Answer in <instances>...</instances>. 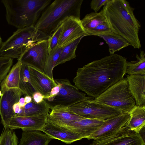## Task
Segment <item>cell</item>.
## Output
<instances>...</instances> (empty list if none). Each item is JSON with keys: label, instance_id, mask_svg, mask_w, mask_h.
Masks as SVG:
<instances>
[{"label": "cell", "instance_id": "1", "mask_svg": "<svg viewBox=\"0 0 145 145\" xmlns=\"http://www.w3.org/2000/svg\"><path fill=\"white\" fill-rule=\"evenodd\" d=\"M127 61L125 57L116 54L93 61L78 68L73 82L79 89L96 98L124 78Z\"/></svg>", "mask_w": 145, "mask_h": 145}, {"label": "cell", "instance_id": "2", "mask_svg": "<svg viewBox=\"0 0 145 145\" xmlns=\"http://www.w3.org/2000/svg\"><path fill=\"white\" fill-rule=\"evenodd\" d=\"M103 9L111 31L123 37L134 48L140 49L141 25L134 14L135 8L129 3L125 0H109Z\"/></svg>", "mask_w": 145, "mask_h": 145}, {"label": "cell", "instance_id": "3", "mask_svg": "<svg viewBox=\"0 0 145 145\" xmlns=\"http://www.w3.org/2000/svg\"><path fill=\"white\" fill-rule=\"evenodd\" d=\"M51 0H3L8 23L18 29L35 26Z\"/></svg>", "mask_w": 145, "mask_h": 145}, {"label": "cell", "instance_id": "4", "mask_svg": "<svg viewBox=\"0 0 145 145\" xmlns=\"http://www.w3.org/2000/svg\"><path fill=\"white\" fill-rule=\"evenodd\" d=\"M83 0H56L44 9L35 25L38 30L50 36L67 18L80 19Z\"/></svg>", "mask_w": 145, "mask_h": 145}, {"label": "cell", "instance_id": "5", "mask_svg": "<svg viewBox=\"0 0 145 145\" xmlns=\"http://www.w3.org/2000/svg\"><path fill=\"white\" fill-rule=\"evenodd\" d=\"M50 36L34 26L18 29L0 48V56L18 59L28 48L40 41L48 40Z\"/></svg>", "mask_w": 145, "mask_h": 145}, {"label": "cell", "instance_id": "6", "mask_svg": "<svg viewBox=\"0 0 145 145\" xmlns=\"http://www.w3.org/2000/svg\"><path fill=\"white\" fill-rule=\"evenodd\" d=\"M94 100L119 109L123 112L129 113L136 105L126 78L110 86Z\"/></svg>", "mask_w": 145, "mask_h": 145}, {"label": "cell", "instance_id": "7", "mask_svg": "<svg viewBox=\"0 0 145 145\" xmlns=\"http://www.w3.org/2000/svg\"><path fill=\"white\" fill-rule=\"evenodd\" d=\"M76 114L86 118L105 120L123 112L121 110L96 101L85 100L69 107Z\"/></svg>", "mask_w": 145, "mask_h": 145}, {"label": "cell", "instance_id": "8", "mask_svg": "<svg viewBox=\"0 0 145 145\" xmlns=\"http://www.w3.org/2000/svg\"><path fill=\"white\" fill-rule=\"evenodd\" d=\"M55 82L60 85L58 94L50 102L47 103L50 108L57 105L69 107L82 101L93 98L87 96L80 92L75 86L73 85L67 78L54 79Z\"/></svg>", "mask_w": 145, "mask_h": 145}, {"label": "cell", "instance_id": "9", "mask_svg": "<svg viewBox=\"0 0 145 145\" xmlns=\"http://www.w3.org/2000/svg\"><path fill=\"white\" fill-rule=\"evenodd\" d=\"M48 39L35 44L27 50L18 60L23 64L32 67L43 72L49 54Z\"/></svg>", "mask_w": 145, "mask_h": 145}, {"label": "cell", "instance_id": "10", "mask_svg": "<svg viewBox=\"0 0 145 145\" xmlns=\"http://www.w3.org/2000/svg\"><path fill=\"white\" fill-rule=\"evenodd\" d=\"M89 145H145V142L139 133L125 126L110 136L93 140Z\"/></svg>", "mask_w": 145, "mask_h": 145}, {"label": "cell", "instance_id": "11", "mask_svg": "<svg viewBox=\"0 0 145 145\" xmlns=\"http://www.w3.org/2000/svg\"><path fill=\"white\" fill-rule=\"evenodd\" d=\"M23 94L19 88L9 89L2 94L0 98V116L4 127H7L10 120L16 116L13 107L18 103Z\"/></svg>", "mask_w": 145, "mask_h": 145}, {"label": "cell", "instance_id": "12", "mask_svg": "<svg viewBox=\"0 0 145 145\" xmlns=\"http://www.w3.org/2000/svg\"><path fill=\"white\" fill-rule=\"evenodd\" d=\"M49 113L30 116H15L8 122L7 127L11 130L21 129L23 131H41L48 121Z\"/></svg>", "mask_w": 145, "mask_h": 145}, {"label": "cell", "instance_id": "13", "mask_svg": "<svg viewBox=\"0 0 145 145\" xmlns=\"http://www.w3.org/2000/svg\"><path fill=\"white\" fill-rule=\"evenodd\" d=\"M61 25L58 47H62L80 37L88 36L82 26L80 19L70 17Z\"/></svg>", "mask_w": 145, "mask_h": 145}, {"label": "cell", "instance_id": "14", "mask_svg": "<svg viewBox=\"0 0 145 145\" xmlns=\"http://www.w3.org/2000/svg\"><path fill=\"white\" fill-rule=\"evenodd\" d=\"M130 117L129 113L123 112L105 120L100 127L88 139L101 138L115 133L126 126Z\"/></svg>", "mask_w": 145, "mask_h": 145}, {"label": "cell", "instance_id": "15", "mask_svg": "<svg viewBox=\"0 0 145 145\" xmlns=\"http://www.w3.org/2000/svg\"><path fill=\"white\" fill-rule=\"evenodd\" d=\"M50 109L51 111L48 115V121L56 125L64 127L73 121L85 118L74 113L68 106L57 105Z\"/></svg>", "mask_w": 145, "mask_h": 145}, {"label": "cell", "instance_id": "16", "mask_svg": "<svg viewBox=\"0 0 145 145\" xmlns=\"http://www.w3.org/2000/svg\"><path fill=\"white\" fill-rule=\"evenodd\" d=\"M41 131L53 139H57L67 144L82 139L80 136L68 128L54 124L48 121Z\"/></svg>", "mask_w": 145, "mask_h": 145}, {"label": "cell", "instance_id": "17", "mask_svg": "<svg viewBox=\"0 0 145 145\" xmlns=\"http://www.w3.org/2000/svg\"><path fill=\"white\" fill-rule=\"evenodd\" d=\"M28 67L31 83L35 91L40 93L44 96L48 95L52 89L57 85L54 80L40 71Z\"/></svg>", "mask_w": 145, "mask_h": 145}, {"label": "cell", "instance_id": "18", "mask_svg": "<svg viewBox=\"0 0 145 145\" xmlns=\"http://www.w3.org/2000/svg\"><path fill=\"white\" fill-rule=\"evenodd\" d=\"M105 120L84 118L73 121L64 127L75 132L82 138L88 139L100 127Z\"/></svg>", "mask_w": 145, "mask_h": 145}, {"label": "cell", "instance_id": "19", "mask_svg": "<svg viewBox=\"0 0 145 145\" xmlns=\"http://www.w3.org/2000/svg\"><path fill=\"white\" fill-rule=\"evenodd\" d=\"M129 89L137 106H145V75H126Z\"/></svg>", "mask_w": 145, "mask_h": 145}, {"label": "cell", "instance_id": "20", "mask_svg": "<svg viewBox=\"0 0 145 145\" xmlns=\"http://www.w3.org/2000/svg\"><path fill=\"white\" fill-rule=\"evenodd\" d=\"M129 113L130 118L125 126L139 133L145 127V106L136 105Z\"/></svg>", "mask_w": 145, "mask_h": 145}, {"label": "cell", "instance_id": "21", "mask_svg": "<svg viewBox=\"0 0 145 145\" xmlns=\"http://www.w3.org/2000/svg\"><path fill=\"white\" fill-rule=\"evenodd\" d=\"M52 139L40 131H23L18 145H48Z\"/></svg>", "mask_w": 145, "mask_h": 145}, {"label": "cell", "instance_id": "22", "mask_svg": "<svg viewBox=\"0 0 145 145\" xmlns=\"http://www.w3.org/2000/svg\"><path fill=\"white\" fill-rule=\"evenodd\" d=\"M95 36L103 39L107 44L110 55L129 45L123 37L112 31L97 34Z\"/></svg>", "mask_w": 145, "mask_h": 145}, {"label": "cell", "instance_id": "23", "mask_svg": "<svg viewBox=\"0 0 145 145\" xmlns=\"http://www.w3.org/2000/svg\"><path fill=\"white\" fill-rule=\"evenodd\" d=\"M22 65L21 62L18 60L2 81L0 85L2 94L9 89L19 88L20 75Z\"/></svg>", "mask_w": 145, "mask_h": 145}, {"label": "cell", "instance_id": "24", "mask_svg": "<svg viewBox=\"0 0 145 145\" xmlns=\"http://www.w3.org/2000/svg\"><path fill=\"white\" fill-rule=\"evenodd\" d=\"M50 109L49 105L44 99L38 104L32 101L31 102L26 103L23 107H20L16 116H30L48 114Z\"/></svg>", "mask_w": 145, "mask_h": 145}, {"label": "cell", "instance_id": "25", "mask_svg": "<svg viewBox=\"0 0 145 145\" xmlns=\"http://www.w3.org/2000/svg\"><path fill=\"white\" fill-rule=\"evenodd\" d=\"M81 22L83 29L86 33L98 25L107 22L103 9L99 12H91L86 14L81 20Z\"/></svg>", "mask_w": 145, "mask_h": 145}, {"label": "cell", "instance_id": "26", "mask_svg": "<svg viewBox=\"0 0 145 145\" xmlns=\"http://www.w3.org/2000/svg\"><path fill=\"white\" fill-rule=\"evenodd\" d=\"M137 60L127 61L125 74L129 75H144L145 74V54L141 50L139 55L137 54Z\"/></svg>", "mask_w": 145, "mask_h": 145}, {"label": "cell", "instance_id": "27", "mask_svg": "<svg viewBox=\"0 0 145 145\" xmlns=\"http://www.w3.org/2000/svg\"><path fill=\"white\" fill-rule=\"evenodd\" d=\"M84 37H80L62 47L59 57L55 67L75 58L76 50L78 44Z\"/></svg>", "mask_w": 145, "mask_h": 145}, {"label": "cell", "instance_id": "28", "mask_svg": "<svg viewBox=\"0 0 145 145\" xmlns=\"http://www.w3.org/2000/svg\"><path fill=\"white\" fill-rule=\"evenodd\" d=\"M19 88L23 94L32 98L36 92L31 83L28 66L23 64L20 72Z\"/></svg>", "mask_w": 145, "mask_h": 145}, {"label": "cell", "instance_id": "29", "mask_svg": "<svg viewBox=\"0 0 145 145\" xmlns=\"http://www.w3.org/2000/svg\"><path fill=\"white\" fill-rule=\"evenodd\" d=\"M62 47H58L49 53L44 67L43 73L54 80L53 71L59 57Z\"/></svg>", "mask_w": 145, "mask_h": 145}, {"label": "cell", "instance_id": "30", "mask_svg": "<svg viewBox=\"0 0 145 145\" xmlns=\"http://www.w3.org/2000/svg\"><path fill=\"white\" fill-rule=\"evenodd\" d=\"M0 145H18V138L13 130L4 127L0 137Z\"/></svg>", "mask_w": 145, "mask_h": 145}, {"label": "cell", "instance_id": "31", "mask_svg": "<svg viewBox=\"0 0 145 145\" xmlns=\"http://www.w3.org/2000/svg\"><path fill=\"white\" fill-rule=\"evenodd\" d=\"M13 59L0 56V80L2 81L7 75L12 65Z\"/></svg>", "mask_w": 145, "mask_h": 145}, {"label": "cell", "instance_id": "32", "mask_svg": "<svg viewBox=\"0 0 145 145\" xmlns=\"http://www.w3.org/2000/svg\"><path fill=\"white\" fill-rule=\"evenodd\" d=\"M61 31V25L50 36L48 39L49 53L58 47L59 40Z\"/></svg>", "mask_w": 145, "mask_h": 145}, {"label": "cell", "instance_id": "33", "mask_svg": "<svg viewBox=\"0 0 145 145\" xmlns=\"http://www.w3.org/2000/svg\"><path fill=\"white\" fill-rule=\"evenodd\" d=\"M112 31L108 22L100 24L95 27L88 31V35H95L97 34Z\"/></svg>", "mask_w": 145, "mask_h": 145}, {"label": "cell", "instance_id": "34", "mask_svg": "<svg viewBox=\"0 0 145 145\" xmlns=\"http://www.w3.org/2000/svg\"><path fill=\"white\" fill-rule=\"evenodd\" d=\"M109 0H92L90 3V8L95 12H97L101 8L105 6Z\"/></svg>", "mask_w": 145, "mask_h": 145}, {"label": "cell", "instance_id": "35", "mask_svg": "<svg viewBox=\"0 0 145 145\" xmlns=\"http://www.w3.org/2000/svg\"><path fill=\"white\" fill-rule=\"evenodd\" d=\"M44 99V96L40 93L35 92L33 95L32 101L36 103H41Z\"/></svg>", "mask_w": 145, "mask_h": 145}, {"label": "cell", "instance_id": "36", "mask_svg": "<svg viewBox=\"0 0 145 145\" xmlns=\"http://www.w3.org/2000/svg\"><path fill=\"white\" fill-rule=\"evenodd\" d=\"M20 107L18 103L15 104L13 107V110L16 115L18 113Z\"/></svg>", "mask_w": 145, "mask_h": 145}, {"label": "cell", "instance_id": "37", "mask_svg": "<svg viewBox=\"0 0 145 145\" xmlns=\"http://www.w3.org/2000/svg\"><path fill=\"white\" fill-rule=\"evenodd\" d=\"M18 103L20 107H23L26 104L25 102L24 98L23 97H21L19 99Z\"/></svg>", "mask_w": 145, "mask_h": 145}, {"label": "cell", "instance_id": "38", "mask_svg": "<svg viewBox=\"0 0 145 145\" xmlns=\"http://www.w3.org/2000/svg\"><path fill=\"white\" fill-rule=\"evenodd\" d=\"M24 98L26 103H29L32 101V97L29 96L25 95Z\"/></svg>", "mask_w": 145, "mask_h": 145}, {"label": "cell", "instance_id": "39", "mask_svg": "<svg viewBox=\"0 0 145 145\" xmlns=\"http://www.w3.org/2000/svg\"><path fill=\"white\" fill-rule=\"evenodd\" d=\"M2 43V39L0 35V48L1 46Z\"/></svg>", "mask_w": 145, "mask_h": 145}, {"label": "cell", "instance_id": "40", "mask_svg": "<svg viewBox=\"0 0 145 145\" xmlns=\"http://www.w3.org/2000/svg\"><path fill=\"white\" fill-rule=\"evenodd\" d=\"M2 95V93L1 90H0V97Z\"/></svg>", "mask_w": 145, "mask_h": 145}, {"label": "cell", "instance_id": "41", "mask_svg": "<svg viewBox=\"0 0 145 145\" xmlns=\"http://www.w3.org/2000/svg\"><path fill=\"white\" fill-rule=\"evenodd\" d=\"M1 82H2V81L1 80H0V87L1 84Z\"/></svg>", "mask_w": 145, "mask_h": 145}]
</instances>
